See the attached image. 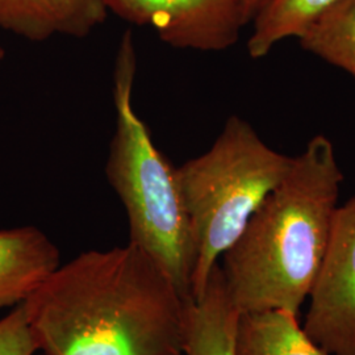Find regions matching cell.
Returning <instances> with one entry per match:
<instances>
[{
  "label": "cell",
  "mask_w": 355,
  "mask_h": 355,
  "mask_svg": "<svg viewBox=\"0 0 355 355\" xmlns=\"http://www.w3.org/2000/svg\"><path fill=\"white\" fill-rule=\"evenodd\" d=\"M292 164L293 157L270 148L249 121L233 114L207 152L178 166V184L196 245L193 302Z\"/></svg>",
  "instance_id": "cell-4"
},
{
  "label": "cell",
  "mask_w": 355,
  "mask_h": 355,
  "mask_svg": "<svg viewBox=\"0 0 355 355\" xmlns=\"http://www.w3.org/2000/svg\"><path fill=\"white\" fill-rule=\"evenodd\" d=\"M343 180L331 141L315 136L220 259L229 300L240 315L299 316L329 242Z\"/></svg>",
  "instance_id": "cell-2"
},
{
  "label": "cell",
  "mask_w": 355,
  "mask_h": 355,
  "mask_svg": "<svg viewBox=\"0 0 355 355\" xmlns=\"http://www.w3.org/2000/svg\"><path fill=\"white\" fill-rule=\"evenodd\" d=\"M137 51L130 29L121 36L114 64L116 128L105 177L125 208L129 242L146 254L192 303L196 245L182 199L177 167L153 141L133 107Z\"/></svg>",
  "instance_id": "cell-3"
},
{
  "label": "cell",
  "mask_w": 355,
  "mask_h": 355,
  "mask_svg": "<svg viewBox=\"0 0 355 355\" xmlns=\"http://www.w3.org/2000/svg\"><path fill=\"white\" fill-rule=\"evenodd\" d=\"M299 41L305 51L355 79V0H340Z\"/></svg>",
  "instance_id": "cell-12"
},
{
  "label": "cell",
  "mask_w": 355,
  "mask_h": 355,
  "mask_svg": "<svg viewBox=\"0 0 355 355\" xmlns=\"http://www.w3.org/2000/svg\"><path fill=\"white\" fill-rule=\"evenodd\" d=\"M340 0H267L253 19L248 53L253 60L266 57L286 38H302Z\"/></svg>",
  "instance_id": "cell-11"
},
{
  "label": "cell",
  "mask_w": 355,
  "mask_h": 355,
  "mask_svg": "<svg viewBox=\"0 0 355 355\" xmlns=\"http://www.w3.org/2000/svg\"><path fill=\"white\" fill-rule=\"evenodd\" d=\"M38 353L33 340L26 306L16 305L10 315L0 320V355H35Z\"/></svg>",
  "instance_id": "cell-13"
},
{
  "label": "cell",
  "mask_w": 355,
  "mask_h": 355,
  "mask_svg": "<svg viewBox=\"0 0 355 355\" xmlns=\"http://www.w3.org/2000/svg\"><path fill=\"white\" fill-rule=\"evenodd\" d=\"M108 12L139 26H150L174 49L223 51L243 28L236 0H103Z\"/></svg>",
  "instance_id": "cell-6"
},
{
  "label": "cell",
  "mask_w": 355,
  "mask_h": 355,
  "mask_svg": "<svg viewBox=\"0 0 355 355\" xmlns=\"http://www.w3.org/2000/svg\"><path fill=\"white\" fill-rule=\"evenodd\" d=\"M239 318L217 265L203 295L189 306L184 355H234Z\"/></svg>",
  "instance_id": "cell-9"
},
{
  "label": "cell",
  "mask_w": 355,
  "mask_h": 355,
  "mask_svg": "<svg viewBox=\"0 0 355 355\" xmlns=\"http://www.w3.org/2000/svg\"><path fill=\"white\" fill-rule=\"evenodd\" d=\"M60 265V249L41 229H0V309L23 303Z\"/></svg>",
  "instance_id": "cell-8"
},
{
  "label": "cell",
  "mask_w": 355,
  "mask_h": 355,
  "mask_svg": "<svg viewBox=\"0 0 355 355\" xmlns=\"http://www.w3.org/2000/svg\"><path fill=\"white\" fill-rule=\"evenodd\" d=\"M302 324L329 355H355V196L334 214Z\"/></svg>",
  "instance_id": "cell-5"
},
{
  "label": "cell",
  "mask_w": 355,
  "mask_h": 355,
  "mask_svg": "<svg viewBox=\"0 0 355 355\" xmlns=\"http://www.w3.org/2000/svg\"><path fill=\"white\" fill-rule=\"evenodd\" d=\"M234 355H329L305 333L299 316L284 311L240 315Z\"/></svg>",
  "instance_id": "cell-10"
},
{
  "label": "cell",
  "mask_w": 355,
  "mask_h": 355,
  "mask_svg": "<svg viewBox=\"0 0 355 355\" xmlns=\"http://www.w3.org/2000/svg\"><path fill=\"white\" fill-rule=\"evenodd\" d=\"M23 304L41 355H184L191 303L130 242L60 265Z\"/></svg>",
  "instance_id": "cell-1"
},
{
  "label": "cell",
  "mask_w": 355,
  "mask_h": 355,
  "mask_svg": "<svg viewBox=\"0 0 355 355\" xmlns=\"http://www.w3.org/2000/svg\"><path fill=\"white\" fill-rule=\"evenodd\" d=\"M240 15H241L243 26H248L253 21L255 15L261 11V8L267 3V0H236Z\"/></svg>",
  "instance_id": "cell-14"
},
{
  "label": "cell",
  "mask_w": 355,
  "mask_h": 355,
  "mask_svg": "<svg viewBox=\"0 0 355 355\" xmlns=\"http://www.w3.org/2000/svg\"><path fill=\"white\" fill-rule=\"evenodd\" d=\"M4 54H6V51L0 46V62L4 60Z\"/></svg>",
  "instance_id": "cell-15"
},
{
  "label": "cell",
  "mask_w": 355,
  "mask_h": 355,
  "mask_svg": "<svg viewBox=\"0 0 355 355\" xmlns=\"http://www.w3.org/2000/svg\"><path fill=\"white\" fill-rule=\"evenodd\" d=\"M107 16L103 0H0V31L32 42L87 37Z\"/></svg>",
  "instance_id": "cell-7"
}]
</instances>
